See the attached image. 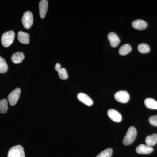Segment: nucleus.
<instances>
[{"label": "nucleus", "mask_w": 157, "mask_h": 157, "mask_svg": "<svg viewBox=\"0 0 157 157\" xmlns=\"http://www.w3.org/2000/svg\"><path fill=\"white\" fill-rule=\"evenodd\" d=\"M61 69V65L59 63H57L55 65V69L56 71V72H58L59 70H60Z\"/></svg>", "instance_id": "24"}, {"label": "nucleus", "mask_w": 157, "mask_h": 157, "mask_svg": "<svg viewBox=\"0 0 157 157\" xmlns=\"http://www.w3.org/2000/svg\"><path fill=\"white\" fill-rule=\"evenodd\" d=\"M8 157H25L23 147L20 145L13 147L9 149Z\"/></svg>", "instance_id": "3"}, {"label": "nucleus", "mask_w": 157, "mask_h": 157, "mask_svg": "<svg viewBox=\"0 0 157 157\" xmlns=\"http://www.w3.org/2000/svg\"><path fill=\"white\" fill-rule=\"evenodd\" d=\"M146 145L149 146H152L155 145L157 143V134H153L149 135L145 139Z\"/></svg>", "instance_id": "15"}, {"label": "nucleus", "mask_w": 157, "mask_h": 157, "mask_svg": "<svg viewBox=\"0 0 157 157\" xmlns=\"http://www.w3.org/2000/svg\"><path fill=\"white\" fill-rule=\"evenodd\" d=\"M9 67L6 60L0 56V73H5L8 71Z\"/></svg>", "instance_id": "18"}, {"label": "nucleus", "mask_w": 157, "mask_h": 157, "mask_svg": "<svg viewBox=\"0 0 157 157\" xmlns=\"http://www.w3.org/2000/svg\"><path fill=\"white\" fill-rule=\"evenodd\" d=\"M107 115L110 119L116 122H120L122 119L121 113L117 110L114 109H109L107 111Z\"/></svg>", "instance_id": "7"}, {"label": "nucleus", "mask_w": 157, "mask_h": 157, "mask_svg": "<svg viewBox=\"0 0 157 157\" xmlns=\"http://www.w3.org/2000/svg\"><path fill=\"white\" fill-rule=\"evenodd\" d=\"M8 110V101L6 99L0 101V113H5Z\"/></svg>", "instance_id": "19"}, {"label": "nucleus", "mask_w": 157, "mask_h": 157, "mask_svg": "<svg viewBox=\"0 0 157 157\" xmlns=\"http://www.w3.org/2000/svg\"><path fill=\"white\" fill-rule=\"evenodd\" d=\"M48 8V2L47 0H42L39 3V14L42 19L45 18Z\"/></svg>", "instance_id": "8"}, {"label": "nucleus", "mask_w": 157, "mask_h": 157, "mask_svg": "<svg viewBox=\"0 0 157 157\" xmlns=\"http://www.w3.org/2000/svg\"><path fill=\"white\" fill-rule=\"evenodd\" d=\"M112 149L107 148L101 152L96 157H111L112 156Z\"/></svg>", "instance_id": "21"}, {"label": "nucleus", "mask_w": 157, "mask_h": 157, "mask_svg": "<svg viewBox=\"0 0 157 157\" xmlns=\"http://www.w3.org/2000/svg\"><path fill=\"white\" fill-rule=\"evenodd\" d=\"M15 33L14 31H10L3 34L1 41L2 44L5 47H8L13 43L14 41Z\"/></svg>", "instance_id": "2"}, {"label": "nucleus", "mask_w": 157, "mask_h": 157, "mask_svg": "<svg viewBox=\"0 0 157 157\" xmlns=\"http://www.w3.org/2000/svg\"><path fill=\"white\" fill-rule=\"evenodd\" d=\"M17 38L20 43L24 44H28L29 43V35L28 33L20 31L17 34Z\"/></svg>", "instance_id": "13"}, {"label": "nucleus", "mask_w": 157, "mask_h": 157, "mask_svg": "<svg viewBox=\"0 0 157 157\" xmlns=\"http://www.w3.org/2000/svg\"><path fill=\"white\" fill-rule=\"evenodd\" d=\"M22 23L25 29L30 28L33 23V16L32 12L28 11L24 14L22 18Z\"/></svg>", "instance_id": "4"}, {"label": "nucleus", "mask_w": 157, "mask_h": 157, "mask_svg": "<svg viewBox=\"0 0 157 157\" xmlns=\"http://www.w3.org/2000/svg\"><path fill=\"white\" fill-rule=\"evenodd\" d=\"M138 51L141 53H147L150 50L149 46L146 43H140L137 47Z\"/></svg>", "instance_id": "20"}, {"label": "nucleus", "mask_w": 157, "mask_h": 157, "mask_svg": "<svg viewBox=\"0 0 157 157\" xmlns=\"http://www.w3.org/2000/svg\"><path fill=\"white\" fill-rule=\"evenodd\" d=\"M137 130L134 126H131L128 129L125 136L124 137L123 143L125 145H129L135 141L137 136Z\"/></svg>", "instance_id": "1"}, {"label": "nucleus", "mask_w": 157, "mask_h": 157, "mask_svg": "<svg viewBox=\"0 0 157 157\" xmlns=\"http://www.w3.org/2000/svg\"><path fill=\"white\" fill-rule=\"evenodd\" d=\"M21 94V89L19 88L15 89L10 93L8 96V100L11 106L15 105L19 100Z\"/></svg>", "instance_id": "5"}, {"label": "nucleus", "mask_w": 157, "mask_h": 157, "mask_svg": "<svg viewBox=\"0 0 157 157\" xmlns=\"http://www.w3.org/2000/svg\"><path fill=\"white\" fill-rule=\"evenodd\" d=\"M58 73L59 77L61 79H63V80H66L68 78L67 73L65 68H61L60 70H59Z\"/></svg>", "instance_id": "22"}, {"label": "nucleus", "mask_w": 157, "mask_h": 157, "mask_svg": "<svg viewBox=\"0 0 157 157\" xmlns=\"http://www.w3.org/2000/svg\"><path fill=\"white\" fill-rule=\"evenodd\" d=\"M77 98L79 101L89 107L91 106L93 104V101L91 98L84 93H80L78 94Z\"/></svg>", "instance_id": "9"}, {"label": "nucleus", "mask_w": 157, "mask_h": 157, "mask_svg": "<svg viewBox=\"0 0 157 157\" xmlns=\"http://www.w3.org/2000/svg\"><path fill=\"white\" fill-rule=\"evenodd\" d=\"M144 104L147 107L151 109H157V101L151 98H147L144 101Z\"/></svg>", "instance_id": "16"}, {"label": "nucleus", "mask_w": 157, "mask_h": 157, "mask_svg": "<svg viewBox=\"0 0 157 157\" xmlns=\"http://www.w3.org/2000/svg\"><path fill=\"white\" fill-rule=\"evenodd\" d=\"M114 98L118 102L125 104L128 102L130 99V95L126 91L121 90L115 93Z\"/></svg>", "instance_id": "6"}, {"label": "nucleus", "mask_w": 157, "mask_h": 157, "mask_svg": "<svg viewBox=\"0 0 157 157\" xmlns=\"http://www.w3.org/2000/svg\"><path fill=\"white\" fill-rule=\"evenodd\" d=\"M108 39L113 47H116L120 43L119 38L114 32H110L108 35Z\"/></svg>", "instance_id": "12"}, {"label": "nucleus", "mask_w": 157, "mask_h": 157, "mask_svg": "<svg viewBox=\"0 0 157 157\" xmlns=\"http://www.w3.org/2000/svg\"><path fill=\"white\" fill-rule=\"evenodd\" d=\"M153 148L151 146L141 144L137 147L136 151L137 153L140 154H148L153 151Z\"/></svg>", "instance_id": "10"}, {"label": "nucleus", "mask_w": 157, "mask_h": 157, "mask_svg": "<svg viewBox=\"0 0 157 157\" xmlns=\"http://www.w3.org/2000/svg\"><path fill=\"white\" fill-rule=\"evenodd\" d=\"M24 58V54L21 52H16L13 54L11 57V60L14 64L20 63L23 61Z\"/></svg>", "instance_id": "14"}, {"label": "nucleus", "mask_w": 157, "mask_h": 157, "mask_svg": "<svg viewBox=\"0 0 157 157\" xmlns=\"http://www.w3.org/2000/svg\"><path fill=\"white\" fill-rule=\"evenodd\" d=\"M132 26L134 29L138 30H143L147 27V24L144 20L137 19L132 22Z\"/></svg>", "instance_id": "11"}, {"label": "nucleus", "mask_w": 157, "mask_h": 157, "mask_svg": "<svg viewBox=\"0 0 157 157\" xmlns=\"http://www.w3.org/2000/svg\"><path fill=\"white\" fill-rule=\"evenodd\" d=\"M132 46L128 44H126L121 46L119 49V53L122 56L128 54L132 51Z\"/></svg>", "instance_id": "17"}, {"label": "nucleus", "mask_w": 157, "mask_h": 157, "mask_svg": "<svg viewBox=\"0 0 157 157\" xmlns=\"http://www.w3.org/2000/svg\"><path fill=\"white\" fill-rule=\"evenodd\" d=\"M149 121L152 125L157 126V115L151 116L149 118Z\"/></svg>", "instance_id": "23"}]
</instances>
